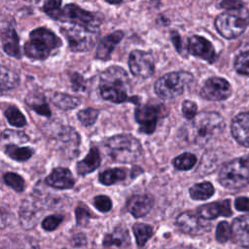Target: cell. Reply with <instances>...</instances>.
<instances>
[{"label": "cell", "mask_w": 249, "mask_h": 249, "mask_svg": "<svg viewBox=\"0 0 249 249\" xmlns=\"http://www.w3.org/2000/svg\"><path fill=\"white\" fill-rule=\"evenodd\" d=\"M225 127L222 116L216 112L197 114L185 128L186 139L196 145H205L217 138Z\"/></svg>", "instance_id": "6da1fadb"}, {"label": "cell", "mask_w": 249, "mask_h": 249, "mask_svg": "<svg viewBox=\"0 0 249 249\" xmlns=\"http://www.w3.org/2000/svg\"><path fill=\"white\" fill-rule=\"evenodd\" d=\"M128 86L129 79L126 72L122 67L111 66L100 75L99 93L103 99L113 103L137 102L136 96H128Z\"/></svg>", "instance_id": "7a4b0ae2"}, {"label": "cell", "mask_w": 249, "mask_h": 249, "mask_svg": "<svg viewBox=\"0 0 249 249\" xmlns=\"http://www.w3.org/2000/svg\"><path fill=\"white\" fill-rule=\"evenodd\" d=\"M104 145L109 157L117 162L132 163L140 160L143 154L140 142L129 134L114 135Z\"/></svg>", "instance_id": "3957f363"}, {"label": "cell", "mask_w": 249, "mask_h": 249, "mask_svg": "<svg viewBox=\"0 0 249 249\" xmlns=\"http://www.w3.org/2000/svg\"><path fill=\"white\" fill-rule=\"evenodd\" d=\"M61 46V40L50 29L39 27L30 32L24 45V53L32 59L44 60Z\"/></svg>", "instance_id": "277c9868"}, {"label": "cell", "mask_w": 249, "mask_h": 249, "mask_svg": "<svg viewBox=\"0 0 249 249\" xmlns=\"http://www.w3.org/2000/svg\"><path fill=\"white\" fill-rule=\"evenodd\" d=\"M219 181L224 187L233 190L249 185V156L225 163L219 172Z\"/></svg>", "instance_id": "5b68a950"}, {"label": "cell", "mask_w": 249, "mask_h": 249, "mask_svg": "<svg viewBox=\"0 0 249 249\" xmlns=\"http://www.w3.org/2000/svg\"><path fill=\"white\" fill-rule=\"evenodd\" d=\"M249 24V11L243 7L219 15L215 19L217 31L227 39L240 36Z\"/></svg>", "instance_id": "8992f818"}, {"label": "cell", "mask_w": 249, "mask_h": 249, "mask_svg": "<svg viewBox=\"0 0 249 249\" xmlns=\"http://www.w3.org/2000/svg\"><path fill=\"white\" fill-rule=\"evenodd\" d=\"M193 80L194 78L189 72L176 71L167 73L156 82L155 92L161 98H175L185 91Z\"/></svg>", "instance_id": "52a82bcc"}, {"label": "cell", "mask_w": 249, "mask_h": 249, "mask_svg": "<svg viewBox=\"0 0 249 249\" xmlns=\"http://www.w3.org/2000/svg\"><path fill=\"white\" fill-rule=\"evenodd\" d=\"M57 20L73 23L93 33L99 29L100 25V18L95 14L83 10L75 4L65 5L61 9Z\"/></svg>", "instance_id": "ba28073f"}, {"label": "cell", "mask_w": 249, "mask_h": 249, "mask_svg": "<svg viewBox=\"0 0 249 249\" xmlns=\"http://www.w3.org/2000/svg\"><path fill=\"white\" fill-rule=\"evenodd\" d=\"M61 33L68 41V45L73 52H85L91 49L95 42V34L80 26L61 28Z\"/></svg>", "instance_id": "9c48e42d"}, {"label": "cell", "mask_w": 249, "mask_h": 249, "mask_svg": "<svg viewBox=\"0 0 249 249\" xmlns=\"http://www.w3.org/2000/svg\"><path fill=\"white\" fill-rule=\"evenodd\" d=\"M176 226L178 229L188 234L199 235L209 231L212 225L204 218H202L197 212L185 211L182 212L176 218Z\"/></svg>", "instance_id": "30bf717a"}, {"label": "cell", "mask_w": 249, "mask_h": 249, "mask_svg": "<svg viewBox=\"0 0 249 249\" xmlns=\"http://www.w3.org/2000/svg\"><path fill=\"white\" fill-rule=\"evenodd\" d=\"M128 66L134 76L147 79L154 74L155 59L151 53L135 50L129 54Z\"/></svg>", "instance_id": "8fae6325"}, {"label": "cell", "mask_w": 249, "mask_h": 249, "mask_svg": "<svg viewBox=\"0 0 249 249\" xmlns=\"http://www.w3.org/2000/svg\"><path fill=\"white\" fill-rule=\"evenodd\" d=\"M160 114L158 105H139L134 111V118L139 124V130L146 134H151L155 131L157 123Z\"/></svg>", "instance_id": "7c38bea8"}, {"label": "cell", "mask_w": 249, "mask_h": 249, "mask_svg": "<svg viewBox=\"0 0 249 249\" xmlns=\"http://www.w3.org/2000/svg\"><path fill=\"white\" fill-rule=\"evenodd\" d=\"M231 93V85L227 80L219 77H212L206 80L200 89V95L203 98L212 101L227 99Z\"/></svg>", "instance_id": "4fadbf2b"}, {"label": "cell", "mask_w": 249, "mask_h": 249, "mask_svg": "<svg viewBox=\"0 0 249 249\" xmlns=\"http://www.w3.org/2000/svg\"><path fill=\"white\" fill-rule=\"evenodd\" d=\"M188 52L197 57H200L208 62H213L215 60V50L212 44L205 38L193 35L188 40Z\"/></svg>", "instance_id": "5bb4252c"}, {"label": "cell", "mask_w": 249, "mask_h": 249, "mask_svg": "<svg viewBox=\"0 0 249 249\" xmlns=\"http://www.w3.org/2000/svg\"><path fill=\"white\" fill-rule=\"evenodd\" d=\"M233 138L242 146L249 147V112L236 115L231 124Z\"/></svg>", "instance_id": "9a60e30c"}, {"label": "cell", "mask_w": 249, "mask_h": 249, "mask_svg": "<svg viewBox=\"0 0 249 249\" xmlns=\"http://www.w3.org/2000/svg\"><path fill=\"white\" fill-rule=\"evenodd\" d=\"M154 205V198L150 195H134L126 202L127 211L136 218L143 217L150 212Z\"/></svg>", "instance_id": "2e32d148"}, {"label": "cell", "mask_w": 249, "mask_h": 249, "mask_svg": "<svg viewBox=\"0 0 249 249\" xmlns=\"http://www.w3.org/2000/svg\"><path fill=\"white\" fill-rule=\"evenodd\" d=\"M46 183L55 189H71L74 186V178L69 169L64 167L54 168L46 178Z\"/></svg>", "instance_id": "e0dca14e"}, {"label": "cell", "mask_w": 249, "mask_h": 249, "mask_svg": "<svg viewBox=\"0 0 249 249\" xmlns=\"http://www.w3.org/2000/svg\"><path fill=\"white\" fill-rule=\"evenodd\" d=\"M202 218L206 220L215 219L218 216H225L229 217L231 215V202L230 200H222V201H215L212 203L204 204L198 207L196 211Z\"/></svg>", "instance_id": "ac0fdd59"}, {"label": "cell", "mask_w": 249, "mask_h": 249, "mask_svg": "<svg viewBox=\"0 0 249 249\" xmlns=\"http://www.w3.org/2000/svg\"><path fill=\"white\" fill-rule=\"evenodd\" d=\"M233 240L242 247L249 248V214L237 217L231 225Z\"/></svg>", "instance_id": "d6986e66"}, {"label": "cell", "mask_w": 249, "mask_h": 249, "mask_svg": "<svg viewBox=\"0 0 249 249\" xmlns=\"http://www.w3.org/2000/svg\"><path fill=\"white\" fill-rule=\"evenodd\" d=\"M39 206L37 204V201L34 198L26 199L20 208L19 211V220L22 225V227L26 229H30L34 227L37 223V220L39 218Z\"/></svg>", "instance_id": "ffe728a7"}, {"label": "cell", "mask_w": 249, "mask_h": 249, "mask_svg": "<svg viewBox=\"0 0 249 249\" xmlns=\"http://www.w3.org/2000/svg\"><path fill=\"white\" fill-rule=\"evenodd\" d=\"M123 37H124L123 31H115L105 36L97 46L96 54H95L96 58L101 60H107L110 57L113 50L119 44V42L123 39Z\"/></svg>", "instance_id": "44dd1931"}, {"label": "cell", "mask_w": 249, "mask_h": 249, "mask_svg": "<svg viewBox=\"0 0 249 249\" xmlns=\"http://www.w3.org/2000/svg\"><path fill=\"white\" fill-rule=\"evenodd\" d=\"M105 247L117 246L120 249H127L130 246V236L127 230L122 226L117 227L112 232L107 233L103 239Z\"/></svg>", "instance_id": "7402d4cb"}, {"label": "cell", "mask_w": 249, "mask_h": 249, "mask_svg": "<svg viewBox=\"0 0 249 249\" xmlns=\"http://www.w3.org/2000/svg\"><path fill=\"white\" fill-rule=\"evenodd\" d=\"M1 41L3 50L7 54L14 56L16 58L20 57L18 37L16 30L13 27H6L2 30Z\"/></svg>", "instance_id": "603a6c76"}, {"label": "cell", "mask_w": 249, "mask_h": 249, "mask_svg": "<svg viewBox=\"0 0 249 249\" xmlns=\"http://www.w3.org/2000/svg\"><path fill=\"white\" fill-rule=\"evenodd\" d=\"M56 143L61 150L65 151L70 148L72 153L76 154L80 143V137L72 127L62 126L57 134Z\"/></svg>", "instance_id": "cb8c5ba5"}, {"label": "cell", "mask_w": 249, "mask_h": 249, "mask_svg": "<svg viewBox=\"0 0 249 249\" xmlns=\"http://www.w3.org/2000/svg\"><path fill=\"white\" fill-rule=\"evenodd\" d=\"M100 164V155L96 147H91L87 157L77 163L78 174L84 176L95 170Z\"/></svg>", "instance_id": "d4e9b609"}, {"label": "cell", "mask_w": 249, "mask_h": 249, "mask_svg": "<svg viewBox=\"0 0 249 249\" xmlns=\"http://www.w3.org/2000/svg\"><path fill=\"white\" fill-rule=\"evenodd\" d=\"M25 102L32 110H34L36 113L49 117L51 116V110L48 106V103L45 100V97L41 93H29L26 98Z\"/></svg>", "instance_id": "484cf974"}, {"label": "cell", "mask_w": 249, "mask_h": 249, "mask_svg": "<svg viewBox=\"0 0 249 249\" xmlns=\"http://www.w3.org/2000/svg\"><path fill=\"white\" fill-rule=\"evenodd\" d=\"M51 101L55 107L61 110L74 109L81 103L80 98L66 94V93H61V92H55L51 97Z\"/></svg>", "instance_id": "4316f807"}, {"label": "cell", "mask_w": 249, "mask_h": 249, "mask_svg": "<svg viewBox=\"0 0 249 249\" xmlns=\"http://www.w3.org/2000/svg\"><path fill=\"white\" fill-rule=\"evenodd\" d=\"M127 174V170L124 168H109L104 170L99 174V181L103 185H113L117 182L123 181L125 179Z\"/></svg>", "instance_id": "83f0119b"}, {"label": "cell", "mask_w": 249, "mask_h": 249, "mask_svg": "<svg viewBox=\"0 0 249 249\" xmlns=\"http://www.w3.org/2000/svg\"><path fill=\"white\" fill-rule=\"evenodd\" d=\"M214 192V187L209 182L197 183L190 188V196L196 200H205L211 197Z\"/></svg>", "instance_id": "f1b7e54d"}, {"label": "cell", "mask_w": 249, "mask_h": 249, "mask_svg": "<svg viewBox=\"0 0 249 249\" xmlns=\"http://www.w3.org/2000/svg\"><path fill=\"white\" fill-rule=\"evenodd\" d=\"M132 231L136 239L137 246L140 248H142L147 243V241L152 237L154 233L153 228L143 223L134 224V226L132 227Z\"/></svg>", "instance_id": "f546056e"}, {"label": "cell", "mask_w": 249, "mask_h": 249, "mask_svg": "<svg viewBox=\"0 0 249 249\" xmlns=\"http://www.w3.org/2000/svg\"><path fill=\"white\" fill-rule=\"evenodd\" d=\"M5 153L17 161H25L32 157L34 151L28 147H18V145H6Z\"/></svg>", "instance_id": "4dcf8cb0"}, {"label": "cell", "mask_w": 249, "mask_h": 249, "mask_svg": "<svg viewBox=\"0 0 249 249\" xmlns=\"http://www.w3.org/2000/svg\"><path fill=\"white\" fill-rule=\"evenodd\" d=\"M19 83L18 75L10 68L1 67V89L2 91L16 88Z\"/></svg>", "instance_id": "1f68e13d"}, {"label": "cell", "mask_w": 249, "mask_h": 249, "mask_svg": "<svg viewBox=\"0 0 249 249\" xmlns=\"http://www.w3.org/2000/svg\"><path fill=\"white\" fill-rule=\"evenodd\" d=\"M2 143L6 145H18L21 143H25L28 141V136L22 132L18 130L6 129L2 132Z\"/></svg>", "instance_id": "d6a6232c"}, {"label": "cell", "mask_w": 249, "mask_h": 249, "mask_svg": "<svg viewBox=\"0 0 249 249\" xmlns=\"http://www.w3.org/2000/svg\"><path fill=\"white\" fill-rule=\"evenodd\" d=\"M5 117L7 118L10 124L16 127H22L26 124L25 117L22 115V113L18 110L16 106H9L5 110Z\"/></svg>", "instance_id": "836d02e7"}, {"label": "cell", "mask_w": 249, "mask_h": 249, "mask_svg": "<svg viewBox=\"0 0 249 249\" xmlns=\"http://www.w3.org/2000/svg\"><path fill=\"white\" fill-rule=\"evenodd\" d=\"M196 158L192 153H183L173 160V165L179 170H189L195 166Z\"/></svg>", "instance_id": "e575fe53"}, {"label": "cell", "mask_w": 249, "mask_h": 249, "mask_svg": "<svg viewBox=\"0 0 249 249\" xmlns=\"http://www.w3.org/2000/svg\"><path fill=\"white\" fill-rule=\"evenodd\" d=\"M3 180H4L6 185L11 187L16 192L20 193V192H23V190L25 189L24 179L17 173L7 172V173L4 174Z\"/></svg>", "instance_id": "d590c367"}, {"label": "cell", "mask_w": 249, "mask_h": 249, "mask_svg": "<svg viewBox=\"0 0 249 249\" xmlns=\"http://www.w3.org/2000/svg\"><path fill=\"white\" fill-rule=\"evenodd\" d=\"M98 115H99L98 110L93 108H87L79 111L77 114V117L83 125L89 126L95 123Z\"/></svg>", "instance_id": "8d00e7d4"}, {"label": "cell", "mask_w": 249, "mask_h": 249, "mask_svg": "<svg viewBox=\"0 0 249 249\" xmlns=\"http://www.w3.org/2000/svg\"><path fill=\"white\" fill-rule=\"evenodd\" d=\"M235 70L242 75H249V52L239 53L234 60Z\"/></svg>", "instance_id": "74e56055"}, {"label": "cell", "mask_w": 249, "mask_h": 249, "mask_svg": "<svg viewBox=\"0 0 249 249\" xmlns=\"http://www.w3.org/2000/svg\"><path fill=\"white\" fill-rule=\"evenodd\" d=\"M43 11L52 18L57 20L61 12V0H47L43 6Z\"/></svg>", "instance_id": "f35d334b"}, {"label": "cell", "mask_w": 249, "mask_h": 249, "mask_svg": "<svg viewBox=\"0 0 249 249\" xmlns=\"http://www.w3.org/2000/svg\"><path fill=\"white\" fill-rule=\"evenodd\" d=\"M232 236L231 227L225 221L220 222L216 228V239L217 241L224 243L227 242Z\"/></svg>", "instance_id": "ab89813d"}, {"label": "cell", "mask_w": 249, "mask_h": 249, "mask_svg": "<svg viewBox=\"0 0 249 249\" xmlns=\"http://www.w3.org/2000/svg\"><path fill=\"white\" fill-rule=\"evenodd\" d=\"M62 220H63L62 215H50L43 220L42 227L45 231H54L59 226Z\"/></svg>", "instance_id": "60d3db41"}, {"label": "cell", "mask_w": 249, "mask_h": 249, "mask_svg": "<svg viewBox=\"0 0 249 249\" xmlns=\"http://www.w3.org/2000/svg\"><path fill=\"white\" fill-rule=\"evenodd\" d=\"M93 205L101 212H108L112 208V201L109 196L100 195L93 198Z\"/></svg>", "instance_id": "b9f144b4"}, {"label": "cell", "mask_w": 249, "mask_h": 249, "mask_svg": "<svg viewBox=\"0 0 249 249\" xmlns=\"http://www.w3.org/2000/svg\"><path fill=\"white\" fill-rule=\"evenodd\" d=\"M75 214H76V221L78 225L86 226L89 223L90 218V213L86 206L82 204L77 206L75 210Z\"/></svg>", "instance_id": "7bdbcfd3"}, {"label": "cell", "mask_w": 249, "mask_h": 249, "mask_svg": "<svg viewBox=\"0 0 249 249\" xmlns=\"http://www.w3.org/2000/svg\"><path fill=\"white\" fill-rule=\"evenodd\" d=\"M196 104L191 100H185L182 103V113L187 120H193L196 116Z\"/></svg>", "instance_id": "ee69618b"}, {"label": "cell", "mask_w": 249, "mask_h": 249, "mask_svg": "<svg viewBox=\"0 0 249 249\" xmlns=\"http://www.w3.org/2000/svg\"><path fill=\"white\" fill-rule=\"evenodd\" d=\"M243 0H223L220 3V7L228 11H234L243 8Z\"/></svg>", "instance_id": "f6af8a7d"}, {"label": "cell", "mask_w": 249, "mask_h": 249, "mask_svg": "<svg viewBox=\"0 0 249 249\" xmlns=\"http://www.w3.org/2000/svg\"><path fill=\"white\" fill-rule=\"evenodd\" d=\"M234 206L239 211H249V198L240 196L235 199Z\"/></svg>", "instance_id": "bcb514c9"}, {"label": "cell", "mask_w": 249, "mask_h": 249, "mask_svg": "<svg viewBox=\"0 0 249 249\" xmlns=\"http://www.w3.org/2000/svg\"><path fill=\"white\" fill-rule=\"evenodd\" d=\"M171 39H172V41H173V43H174V46L176 47L177 51H178V52H181V51H182V46H181L180 36H179L176 32H172Z\"/></svg>", "instance_id": "7dc6e473"}, {"label": "cell", "mask_w": 249, "mask_h": 249, "mask_svg": "<svg viewBox=\"0 0 249 249\" xmlns=\"http://www.w3.org/2000/svg\"><path fill=\"white\" fill-rule=\"evenodd\" d=\"M106 2H108L109 4H112V5H116V4H120L123 0H105Z\"/></svg>", "instance_id": "c3c4849f"}, {"label": "cell", "mask_w": 249, "mask_h": 249, "mask_svg": "<svg viewBox=\"0 0 249 249\" xmlns=\"http://www.w3.org/2000/svg\"><path fill=\"white\" fill-rule=\"evenodd\" d=\"M25 1L30 2V3H38V2H40L41 0H25Z\"/></svg>", "instance_id": "681fc988"}]
</instances>
